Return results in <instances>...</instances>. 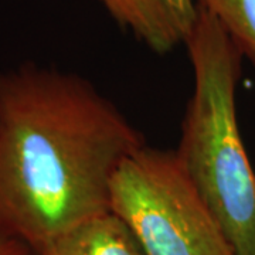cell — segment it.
<instances>
[{
	"label": "cell",
	"mask_w": 255,
	"mask_h": 255,
	"mask_svg": "<svg viewBox=\"0 0 255 255\" xmlns=\"http://www.w3.org/2000/svg\"><path fill=\"white\" fill-rule=\"evenodd\" d=\"M0 255H34L27 246L0 236Z\"/></svg>",
	"instance_id": "cell-7"
},
{
	"label": "cell",
	"mask_w": 255,
	"mask_h": 255,
	"mask_svg": "<svg viewBox=\"0 0 255 255\" xmlns=\"http://www.w3.org/2000/svg\"><path fill=\"white\" fill-rule=\"evenodd\" d=\"M224 28L244 60L255 67V0H196Z\"/></svg>",
	"instance_id": "cell-6"
},
{
	"label": "cell",
	"mask_w": 255,
	"mask_h": 255,
	"mask_svg": "<svg viewBox=\"0 0 255 255\" xmlns=\"http://www.w3.org/2000/svg\"><path fill=\"white\" fill-rule=\"evenodd\" d=\"M111 18L155 54L184 46L196 23V0H100Z\"/></svg>",
	"instance_id": "cell-4"
},
{
	"label": "cell",
	"mask_w": 255,
	"mask_h": 255,
	"mask_svg": "<svg viewBox=\"0 0 255 255\" xmlns=\"http://www.w3.org/2000/svg\"><path fill=\"white\" fill-rule=\"evenodd\" d=\"M145 143L80 74L36 63L0 71V236L36 255L110 211L114 174Z\"/></svg>",
	"instance_id": "cell-1"
},
{
	"label": "cell",
	"mask_w": 255,
	"mask_h": 255,
	"mask_svg": "<svg viewBox=\"0 0 255 255\" xmlns=\"http://www.w3.org/2000/svg\"><path fill=\"white\" fill-rule=\"evenodd\" d=\"M184 47L193 91L176 155L234 255H255V172L237 115L244 58L219 21L201 7Z\"/></svg>",
	"instance_id": "cell-2"
},
{
	"label": "cell",
	"mask_w": 255,
	"mask_h": 255,
	"mask_svg": "<svg viewBox=\"0 0 255 255\" xmlns=\"http://www.w3.org/2000/svg\"><path fill=\"white\" fill-rule=\"evenodd\" d=\"M110 211L145 255H234L174 149L145 143L128 155L111 180Z\"/></svg>",
	"instance_id": "cell-3"
},
{
	"label": "cell",
	"mask_w": 255,
	"mask_h": 255,
	"mask_svg": "<svg viewBox=\"0 0 255 255\" xmlns=\"http://www.w3.org/2000/svg\"><path fill=\"white\" fill-rule=\"evenodd\" d=\"M36 255H145L129 228L111 211L67 231Z\"/></svg>",
	"instance_id": "cell-5"
}]
</instances>
